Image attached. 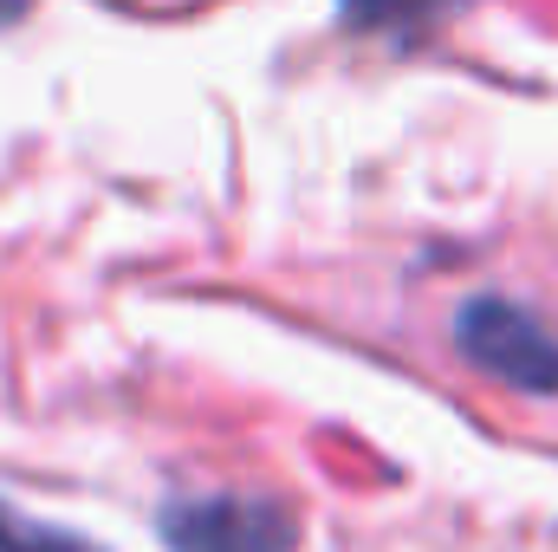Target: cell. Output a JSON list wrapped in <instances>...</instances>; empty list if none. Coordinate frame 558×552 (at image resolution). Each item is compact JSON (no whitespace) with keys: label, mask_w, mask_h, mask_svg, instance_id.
<instances>
[{"label":"cell","mask_w":558,"mask_h":552,"mask_svg":"<svg viewBox=\"0 0 558 552\" xmlns=\"http://www.w3.org/2000/svg\"><path fill=\"white\" fill-rule=\"evenodd\" d=\"M0 552H105V547L85 540V533H72V527L20 514L13 501H0Z\"/></svg>","instance_id":"cell-4"},{"label":"cell","mask_w":558,"mask_h":552,"mask_svg":"<svg viewBox=\"0 0 558 552\" xmlns=\"http://www.w3.org/2000/svg\"><path fill=\"white\" fill-rule=\"evenodd\" d=\"M26 7H33V0H0V26H13V20H20Z\"/></svg>","instance_id":"cell-5"},{"label":"cell","mask_w":558,"mask_h":552,"mask_svg":"<svg viewBox=\"0 0 558 552\" xmlns=\"http://www.w3.org/2000/svg\"><path fill=\"white\" fill-rule=\"evenodd\" d=\"M454 351L494 377V384H513L526 397H553L558 391V338L513 299L500 292H474L461 299L454 312Z\"/></svg>","instance_id":"cell-1"},{"label":"cell","mask_w":558,"mask_h":552,"mask_svg":"<svg viewBox=\"0 0 558 552\" xmlns=\"http://www.w3.org/2000/svg\"><path fill=\"white\" fill-rule=\"evenodd\" d=\"M461 7L468 0H338L344 26H357V33H428Z\"/></svg>","instance_id":"cell-3"},{"label":"cell","mask_w":558,"mask_h":552,"mask_svg":"<svg viewBox=\"0 0 558 552\" xmlns=\"http://www.w3.org/2000/svg\"><path fill=\"white\" fill-rule=\"evenodd\" d=\"M156 533L169 552H299V514L279 494H182Z\"/></svg>","instance_id":"cell-2"}]
</instances>
